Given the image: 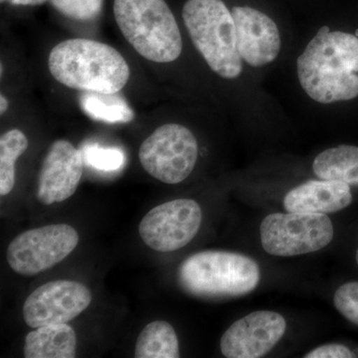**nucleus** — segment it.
I'll use <instances>...</instances> for the list:
<instances>
[{"label":"nucleus","mask_w":358,"mask_h":358,"mask_svg":"<svg viewBox=\"0 0 358 358\" xmlns=\"http://www.w3.org/2000/svg\"><path fill=\"white\" fill-rule=\"evenodd\" d=\"M178 280L186 293L197 298H237L256 289L260 282V268L253 259L242 254L203 251L180 264Z\"/></svg>","instance_id":"7ed1b4c3"},{"label":"nucleus","mask_w":358,"mask_h":358,"mask_svg":"<svg viewBox=\"0 0 358 358\" xmlns=\"http://www.w3.org/2000/svg\"><path fill=\"white\" fill-rule=\"evenodd\" d=\"M334 303L346 320L358 326V282H345L339 287L334 294Z\"/></svg>","instance_id":"4be33fe9"},{"label":"nucleus","mask_w":358,"mask_h":358,"mask_svg":"<svg viewBox=\"0 0 358 358\" xmlns=\"http://www.w3.org/2000/svg\"><path fill=\"white\" fill-rule=\"evenodd\" d=\"M78 243L77 231L67 224L35 228L14 238L7 248V262L17 274L38 275L62 262Z\"/></svg>","instance_id":"6e6552de"},{"label":"nucleus","mask_w":358,"mask_h":358,"mask_svg":"<svg viewBox=\"0 0 358 358\" xmlns=\"http://www.w3.org/2000/svg\"><path fill=\"white\" fill-rule=\"evenodd\" d=\"M197 157L199 145L194 134L179 124H166L155 129L138 152L145 171L166 185H178L187 178Z\"/></svg>","instance_id":"0eeeda50"},{"label":"nucleus","mask_w":358,"mask_h":358,"mask_svg":"<svg viewBox=\"0 0 358 358\" xmlns=\"http://www.w3.org/2000/svg\"><path fill=\"white\" fill-rule=\"evenodd\" d=\"M114 14L124 38L143 58L171 63L180 56V31L164 0H115Z\"/></svg>","instance_id":"20e7f679"},{"label":"nucleus","mask_w":358,"mask_h":358,"mask_svg":"<svg viewBox=\"0 0 358 358\" xmlns=\"http://www.w3.org/2000/svg\"><path fill=\"white\" fill-rule=\"evenodd\" d=\"M103 0H50L59 13L75 20L96 18L102 10Z\"/></svg>","instance_id":"412c9836"},{"label":"nucleus","mask_w":358,"mask_h":358,"mask_svg":"<svg viewBox=\"0 0 358 358\" xmlns=\"http://www.w3.org/2000/svg\"><path fill=\"white\" fill-rule=\"evenodd\" d=\"M355 352H352L348 346L343 345H327L315 348L305 355L306 358H350L355 357Z\"/></svg>","instance_id":"5701e85b"},{"label":"nucleus","mask_w":358,"mask_h":358,"mask_svg":"<svg viewBox=\"0 0 358 358\" xmlns=\"http://www.w3.org/2000/svg\"><path fill=\"white\" fill-rule=\"evenodd\" d=\"M240 57L253 67L270 64L281 50V36L274 21L265 13L248 6L232 11Z\"/></svg>","instance_id":"ddd939ff"},{"label":"nucleus","mask_w":358,"mask_h":358,"mask_svg":"<svg viewBox=\"0 0 358 358\" xmlns=\"http://www.w3.org/2000/svg\"><path fill=\"white\" fill-rule=\"evenodd\" d=\"M357 36H358V30H357Z\"/></svg>","instance_id":"bb28decb"},{"label":"nucleus","mask_w":358,"mask_h":358,"mask_svg":"<svg viewBox=\"0 0 358 358\" xmlns=\"http://www.w3.org/2000/svg\"><path fill=\"white\" fill-rule=\"evenodd\" d=\"M13 6H41L47 0H8Z\"/></svg>","instance_id":"b1692460"},{"label":"nucleus","mask_w":358,"mask_h":358,"mask_svg":"<svg viewBox=\"0 0 358 358\" xmlns=\"http://www.w3.org/2000/svg\"><path fill=\"white\" fill-rule=\"evenodd\" d=\"M301 86L322 103L358 96V37L322 26L296 61Z\"/></svg>","instance_id":"f257e3e1"},{"label":"nucleus","mask_w":358,"mask_h":358,"mask_svg":"<svg viewBox=\"0 0 358 358\" xmlns=\"http://www.w3.org/2000/svg\"><path fill=\"white\" fill-rule=\"evenodd\" d=\"M85 164L98 171L113 173L124 166L126 155L117 148H103L96 143H86L81 148Z\"/></svg>","instance_id":"aec40b11"},{"label":"nucleus","mask_w":358,"mask_h":358,"mask_svg":"<svg viewBox=\"0 0 358 358\" xmlns=\"http://www.w3.org/2000/svg\"><path fill=\"white\" fill-rule=\"evenodd\" d=\"M52 76L68 88L115 94L129 79L126 59L110 45L76 38L60 42L49 54Z\"/></svg>","instance_id":"f03ea898"},{"label":"nucleus","mask_w":358,"mask_h":358,"mask_svg":"<svg viewBox=\"0 0 358 358\" xmlns=\"http://www.w3.org/2000/svg\"><path fill=\"white\" fill-rule=\"evenodd\" d=\"M28 140L20 129H10L0 138V195L9 194L15 185V162L24 154Z\"/></svg>","instance_id":"6ab92c4d"},{"label":"nucleus","mask_w":358,"mask_h":358,"mask_svg":"<svg viewBox=\"0 0 358 358\" xmlns=\"http://www.w3.org/2000/svg\"><path fill=\"white\" fill-rule=\"evenodd\" d=\"M201 221L202 211L196 201L176 199L148 211L141 220L138 233L150 249L173 252L192 241Z\"/></svg>","instance_id":"1a4fd4ad"},{"label":"nucleus","mask_w":358,"mask_h":358,"mask_svg":"<svg viewBox=\"0 0 358 358\" xmlns=\"http://www.w3.org/2000/svg\"><path fill=\"white\" fill-rule=\"evenodd\" d=\"M84 157L68 141L52 143L40 169L36 197L40 203L65 201L76 192L83 176Z\"/></svg>","instance_id":"f8f14e48"},{"label":"nucleus","mask_w":358,"mask_h":358,"mask_svg":"<svg viewBox=\"0 0 358 358\" xmlns=\"http://www.w3.org/2000/svg\"><path fill=\"white\" fill-rule=\"evenodd\" d=\"M117 94L84 92L80 98L82 109L86 115L96 121L109 124H126L133 121L134 110Z\"/></svg>","instance_id":"a211bd4d"},{"label":"nucleus","mask_w":358,"mask_h":358,"mask_svg":"<svg viewBox=\"0 0 358 358\" xmlns=\"http://www.w3.org/2000/svg\"><path fill=\"white\" fill-rule=\"evenodd\" d=\"M6 1V0H1V2Z\"/></svg>","instance_id":"cd10ccee"},{"label":"nucleus","mask_w":358,"mask_h":358,"mask_svg":"<svg viewBox=\"0 0 358 358\" xmlns=\"http://www.w3.org/2000/svg\"><path fill=\"white\" fill-rule=\"evenodd\" d=\"M91 292L79 282L59 280L46 282L26 299L23 317L32 329L67 324L89 307Z\"/></svg>","instance_id":"9d476101"},{"label":"nucleus","mask_w":358,"mask_h":358,"mask_svg":"<svg viewBox=\"0 0 358 358\" xmlns=\"http://www.w3.org/2000/svg\"><path fill=\"white\" fill-rule=\"evenodd\" d=\"M357 265H358V249L357 251Z\"/></svg>","instance_id":"a878e982"},{"label":"nucleus","mask_w":358,"mask_h":358,"mask_svg":"<svg viewBox=\"0 0 358 358\" xmlns=\"http://www.w3.org/2000/svg\"><path fill=\"white\" fill-rule=\"evenodd\" d=\"M350 185L339 180H308L287 193L284 207L288 212L334 213L352 202Z\"/></svg>","instance_id":"4468645a"},{"label":"nucleus","mask_w":358,"mask_h":358,"mask_svg":"<svg viewBox=\"0 0 358 358\" xmlns=\"http://www.w3.org/2000/svg\"><path fill=\"white\" fill-rule=\"evenodd\" d=\"M77 336L68 324H48L30 331L25 338L26 358H74Z\"/></svg>","instance_id":"2eb2a0df"},{"label":"nucleus","mask_w":358,"mask_h":358,"mask_svg":"<svg viewBox=\"0 0 358 358\" xmlns=\"http://www.w3.org/2000/svg\"><path fill=\"white\" fill-rule=\"evenodd\" d=\"M260 234L268 254L293 257L327 246L334 238V226L324 213H273L261 223Z\"/></svg>","instance_id":"423d86ee"},{"label":"nucleus","mask_w":358,"mask_h":358,"mask_svg":"<svg viewBox=\"0 0 358 358\" xmlns=\"http://www.w3.org/2000/svg\"><path fill=\"white\" fill-rule=\"evenodd\" d=\"M280 313L260 310L237 320L224 333L221 352L228 358H258L273 350L286 331Z\"/></svg>","instance_id":"9b49d317"},{"label":"nucleus","mask_w":358,"mask_h":358,"mask_svg":"<svg viewBox=\"0 0 358 358\" xmlns=\"http://www.w3.org/2000/svg\"><path fill=\"white\" fill-rule=\"evenodd\" d=\"M179 343L178 336L171 324L157 320L145 326L136 343L134 357L178 358Z\"/></svg>","instance_id":"f3484780"},{"label":"nucleus","mask_w":358,"mask_h":358,"mask_svg":"<svg viewBox=\"0 0 358 358\" xmlns=\"http://www.w3.org/2000/svg\"><path fill=\"white\" fill-rule=\"evenodd\" d=\"M313 169L320 179L358 186V147L339 145L329 148L315 157Z\"/></svg>","instance_id":"dca6fc26"},{"label":"nucleus","mask_w":358,"mask_h":358,"mask_svg":"<svg viewBox=\"0 0 358 358\" xmlns=\"http://www.w3.org/2000/svg\"><path fill=\"white\" fill-rule=\"evenodd\" d=\"M8 109V101L3 95L0 96V112L3 115Z\"/></svg>","instance_id":"393cba45"},{"label":"nucleus","mask_w":358,"mask_h":358,"mask_svg":"<svg viewBox=\"0 0 358 358\" xmlns=\"http://www.w3.org/2000/svg\"><path fill=\"white\" fill-rule=\"evenodd\" d=\"M182 18L193 45L212 71L235 79L243 70L232 13L222 0H187Z\"/></svg>","instance_id":"39448f33"}]
</instances>
